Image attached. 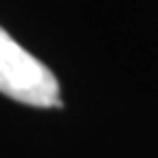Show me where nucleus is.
I'll use <instances>...</instances> for the list:
<instances>
[{
  "mask_svg": "<svg viewBox=\"0 0 158 158\" xmlns=\"http://www.w3.org/2000/svg\"><path fill=\"white\" fill-rule=\"evenodd\" d=\"M0 92L35 108H62L59 84L53 70L24 51L0 27Z\"/></svg>",
  "mask_w": 158,
  "mask_h": 158,
  "instance_id": "nucleus-1",
  "label": "nucleus"
}]
</instances>
